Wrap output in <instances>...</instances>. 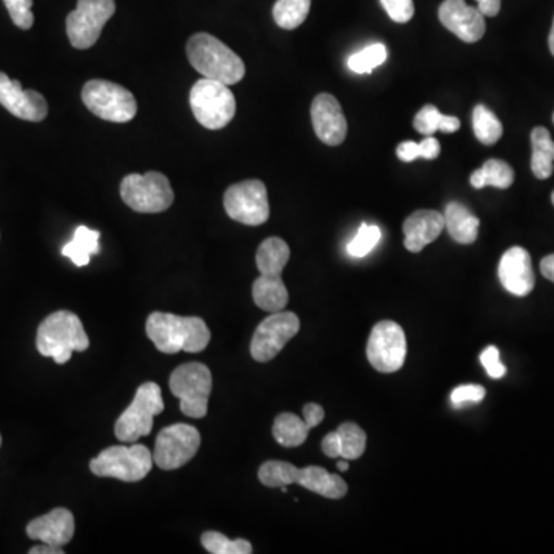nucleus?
<instances>
[{
    "label": "nucleus",
    "instance_id": "obj_1",
    "mask_svg": "<svg viewBox=\"0 0 554 554\" xmlns=\"http://www.w3.org/2000/svg\"><path fill=\"white\" fill-rule=\"evenodd\" d=\"M145 331L154 347L167 354H176L179 351L201 353L211 341V333L204 319L182 318L161 311L150 314Z\"/></svg>",
    "mask_w": 554,
    "mask_h": 554
},
{
    "label": "nucleus",
    "instance_id": "obj_2",
    "mask_svg": "<svg viewBox=\"0 0 554 554\" xmlns=\"http://www.w3.org/2000/svg\"><path fill=\"white\" fill-rule=\"evenodd\" d=\"M191 67L211 81L234 85L245 76V64L231 48L208 33H197L187 42Z\"/></svg>",
    "mask_w": 554,
    "mask_h": 554
},
{
    "label": "nucleus",
    "instance_id": "obj_3",
    "mask_svg": "<svg viewBox=\"0 0 554 554\" xmlns=\"http://www.w3.org/2000/svg\"><path fill=\"white\" fill-rule=\"evenodd\" d=\"M37 350L45 358H53L56 364H67L73 351H85L90 347L87 331L77 314L56 311L50 314L37 330Z\"/></svg>",
    "mask_w": 554,
    "mask_h": 554
},
{
    "label": "nucleus",
    "instance_id": "obj_4",
    "mask_svg": "<svg viewBox=\"0 0 554 554\" xmlns=\"http://www.w3.org/2000/svg\"><path fill=\"white\" fill-rule=\"evenodd\" d=\"M259 481L270 488L299 484L327 499L344 498L348 485L339 474H331L322 467H294L290 462L268 461L259 468Z\"/></svg>",
    "mask_w": 554,
    "mask_h": 554
},
{
    "label": "nucleus",
    "instance_id": "obj_5",
    "mask_svg": "<svg viewBox=\"0 0 554 554\" xmlns=\"http://www.w3.org/2000/svg\"><path fill=\"white\" fill-rule=\"evenodd\" d=\"M153 464V453L145 445L134 442L131 447L114 445V447L105 448L90 462V470L99 478L139 482L147 478Z\"/></svg>",
    "mask_w": 554,
    "mask_h": 554
},
{
    "label": "nucleus",
    "instance_id": "obj_6",
    "mask_svg": "<svg viewBox=\"0 0 554 554\" xmlns=\"http://www.w3.org/2000/svg\"><path fill=\"white\" fill-rule=\"evenodd\" d=\"M164 399L159 385L145 382L137 388L130 407L119 416L114 434L122 444H134L153 430V419L164 411Z\"/></svg>",
    "mask_w": 554,
    "mask_h": 554
},
{
    "label": "nucleus",
    "instance_id": "obj_7",
    "mask_svg": "<svg viewBox=\"0 0 554 554\" xmlns=\"http://www.w3.org/2000/svg\"><path fill=\"white\" fill-rule=\"evenodd\" d=\"M190 105L196 121L208 130H222L236 114V99L230 87L207 77L191 88Z\"/></svg>",
    "mask_w": 554,
    "mask_h": 554
},
{
    "label": "nucleus",
    "instance_id": "obj_8",
    "mask_svg": "<svg viewBox=\"0 0 554 554\" xmlns=\"http://www.w3.org/2000/svg\"><path fill=\"white\" fill-rule=\"evenodd\" d=\"M213 388L210 368L201 362L181 365L171 373V393L181 401V411L188 418L202 419L208 413V399Z\"/></svg>",
    "mask_w": 554,
    "mask_h": 554
},
{
    "label": "nucleus",
    "instance_id": "obj_9",
    "mask_svg": "<svg viewBox=\"0 0 554 554\" xmlns=\"http://www.w3.org/2000/svg\"><path fill=\"white\" fill-rule=\"evenodd\" d=\"M121 196L122 201L137 213H162L174 202L170 181L157 171L128 174L121 184Z\"/></svg>",
    "mask_w": 554,
    "mask_h": 554
},
{
    "label": "nucleus",
    "instance_id": "obj_10",
    "mask_svg": "<svg viewBox=\"0 0 554 554\" xmlns=\"http://www.w3.org/2000/svg\"><path fill=\"white\" fill-rule=\"evenodd\" d=\"M82 101L94 116L114 124L133 121L137 113L136 99L127 88L102 79L85 84Z\"/></svg>",
    "mask_w": 554,
    "mask_h": 554
},
{
    "label": "nucleus",
    "instance_id": "obj_11",
    "mask_svg": "<svg viewBox=\"0 0 554 554\" xmlns=\"http://www.w3.org/2000/svg\"><path fill=\"white\" fill-rule=\"evenodd\" d=\"M114 13V0H79L76 10L71 11L67 17L70 44L77 50L93 47Z\"/></svg>",
    "mask_w": 554,
    "mask_h": 554
},
{
    "label": "nucleus",
    "instance_id": "obj_12",
    "mask_svg": "<svg viewBox=\"0 0 554 554\" xmlns=\"http://www.w3.org/2000/svg\"><path fill=\"white\" fill-rule=\"evenodd\" d=\"M201 447V433L190 424H174L157 434L153 461L161 470L184 467Z\"/></svg>",
    "mask_w": 554,
    "mask_h": 554
},
{
    "label": "nucleus",
    "instance_id": "obj_13",
    "mask_svg": "<svg viewBox=\"0 0 554 554\" xmlns=\"http://www.w3.org/2000/svg\"><path fill=\"white\" fill-rule=\"evenodd\" d=\"M224 207L228 216L239 224L250 227L265 224L270 217L267 187L257 179L231 185L225 191Z\"/></svg>",
    "mask_w": 554,
    "mask_h": 554
},
{
    "label": "nucleus",
    "instance_id": "obj_14",
    "mask_svg": "<svg viewBox=\"0 0 554 554\" xmlns=\"http://www.w3.org/2000/svg\"><path fill=\"white\" fill-rule=\"evenodd\" d=\"M367 358L379 373H396L407 358V338L401 325L382 321L374 325L367 344Z\"/></svg>",
    "mask_w": 554,
    "mask_h": 554
},
{
    "label": "nucleus",
    "instance_id": "obj_15",
    "mask_svg": "<svg viewBox=\"0 0 554 554\" xmlns=\"http://www.w3.org/2000/svg\"><path fill=\"white\" fill-rule=\"evenodd\" d=\"M299 330L301 321L296 314L284 310L271 313L254 331L250 348L254 361L264 364L276 358Z\"/></svg>",
    "mask_w": 554,
    "mask_h": 554
},
{
    "label": "nucleus",
    "instance_id": "obj_16",
    "mask_svg": "<svg viewBox=\"0 0 554 554\" xmlns=\"http://www.w3.org/2000/svg\"><path fill=\"white\" fill-rule=\"evenodd\" d=\"M311 122L316 136L330 147H338L347 137V119L341 104L333 94L321 93L314 97L311 104Z\"/></svg>",
    "mask_w": 554,
    "mask_h": 554
},
{
    "label": "nucleus",
    "instance_id": "obj_17",
    "mask_svg": "<svg viewBox=\"0 0 554 554\" xmlns=\"http://www.w3.org/2000/svg\"><path fill=\"white\" fill-rule=\"evenodd\" d=\"M439 21L467 44L481 41L487 30L484 14L479 8L470 7L465 0H444L439 7Z\"/></svg>",
    "mask_w": 554,
    "mask_h": 554
},
{
    "label": "nucleus",
    "instance_id": "obj_18",
    "mask_svg": "<svg viewBox=\"0 0 554 554\" xmlns=\"http://www.w3.org/2000/svg\"><path fill=\"white\" fill-rule=\"evenodd\" d=\"M0 105L7 108L13 116L24 121L41 122L48 114V104L41 93L24 90L21 82L11 81L7 74L0 71Z\"/></svg>",
    "mask_w": 554,
    "mask_h": 554
},
{
    "label": "nucleus",
    "instance_id": "obj_19",
    "mask_svg": "<svg viewBox=\"0 0 554 554\" xmlns=\"http://www.w3.org/2000/svg\"><path fill=\"white\" fill-rule=\"evenodd\" d=\"M499 281L508 293L524 298L533 291L534 273L530 253L525 248L513 247L505 251L499 262Z\"/></svg>",
    "mask_w": 554,
    "mask_h": 554
},
{
    "label": "nucleus",
    "instance_id": "obj_20",
    "mask_svg": "<svg viewBox=\"0 0 554 554\" xmlns=\"http://www.w3.org/2000/svg\"><path fill=\"white\" fill-rule=\"evenodd\" d=\"M74 516L67 508H54L41 518L28 524V538L41 541L42 544L64 547L74 536Z\"/></svg>",
    "mask_w": 554,
    "mask_h": 554
},
{
    "label": "nucleus",
    "instance_id": "obj_21",
    "mask_svg": "<svg viewBox=\"0 0 554 554\" xmlns=\"http://www.w3.org/2000/svg\"><path fill=\"white\" fill-rule=\"evenodd\" d=\"M445 228L444 214L434 210H419L405 219L404 245L411 253H421L436 241Z\"/></svg>",
    "mask_w": 554,
    "mask_h": 554
},
{
    "label": "nucleus",
    "instance_id": "obj_22",
    "mask_svg": "<svg viewBox=\"0 0 554 554\" xmlns=\"http://www.w3.org/2000/svg\"><path fill=\"white\" fill-rule=\"evenodd\" d=\"M444 219L445 228L454 242L470 245L478 239L481 221L465 205L450 202L445 208Z\"/></svg>",
    "mask_w": 554,
    "mask_h": 554
},
{
    "label": "nucleus",
    "instance_id": "obj_23",
    "mask_svg": "<svg viewBox=\"0 0 554 554\" xmlns=\"http://www.w3.org/2000/svg\"><path fill=\"white\" fill-rule=\"evenodd\" d=\"M254 304L268 313L284 310L288 304V291L281 276L257 277L253 284Z\"/></svg>",
    "mask_w": 554,
    "mask_h": 554
},
{
    "label": "nucleus",
    "instance_id": "obj_24",
    "mask_svg": "<svg viewBox=\"0 0 554 554\" xmlns=\"http://www.w3.org/2000/svg\"><path fill=\"white\" fill-rule=\"evenodd\" d=\"M290 261V247L281 237H268L259 245L256 265L264 276H281L285 265Z\"/></svg>",
    "mask_w": 554,
    "mask_h": 554
},
{
    "label": "nucleus",
    "instance_id": "obj_25",
    "mask_svg": "<svg viewBox=\"0 0 554 554\" xmlns=\"http://www.w3.org/2000/svg\"><path fill=\"white\" fill-rule=\"evenodd\" d=\"M99 239L101 233L81 225L74 231L73 239L62 248V256L68 257L76 267H87L90 264L91 256L99 253Z\"/></svg>",
    "mask_w": 554,
    "mask_h": 554
},
{
    "label": "nucleus",
    "instance_id": "obj_26",
    "mask_svg": "<svg viewBox=\"0 0 554 554\" xmlns=\"http://www.w3.org/2000/svg\"><path fill=\"white\" fill-rule=\"evenodd\" d=\"M531 170L538 179H548L554 170V142L550 131L536 127L531 131Z\"/></svg>",
    "mask_w": 554,
    "mask_h": 554
},
{
    "label": "nucleus",
    "instance_id": "obj_27",
    "mask_svg": "<svg viewBox=\"0 0 554 554\" xmlns=\"http://www.w3.org/2000/svg\"><path fill=\"white\" fill-rule=\"evenodd\" d=\"M514 171L507 162L490 159L479 170L473 171L470 177L471 187L481 190L485 187L507 190L513 185Z\"/></svg>",
    "mask_w": 554,
    "mask_h": 554
},
{
    "label": "nucleus",
    "instance_id": "obj_28",
    "mask_svg": "<svg viewBox=\"0 0 554 554\" xmlns=\"http://www.w3.org/2000/svg\"><path fill=\"white\" fill-rule=\"evenodd\" d=\"M307 422L293 413H282L277 416L273 425V436L277 444L282 447L296 448L301 447L308 438Z\"/></svg>",
    "mask_w": 554,
    "mask_h": 554
},
{
    "label": "nucleus",
    "instance_id": "obj_29",
    "mask_svg": "<svg viewBox=\"0 0 554 554\" xmlns=\"http://www.w3.org/2000/svg\"><path fill=\"white\" fill-rule=\"evenodd\" d=\"M414 128L418 133L424 134V136H433L436 131H442V133H456L461 128V121L458 117L445 116L434 105H425L413 122Z\"/></svg>",
    "mask_w": 554,
    "mask_h": 554
},
{
    "label": "nucleus",
    "instance_id": "obj_30",
    "mask_svg": "<svg viewBox=\"0 0 554 554\" xmlns=\"http://www.w3.org/2000/svg\"><path fill=\"white\" fill-rule=\"evenodd\" d=\"M311 0H276L273 7L274 22L284 30L301 27L310 13Z\"/></svg>",
    "mask_w": 554,
    "mask_h": 554
},
{
    "label": "nucleus",
    "instance_id": "obj_31",
    "mask_svg": "<svg viewBox=\"0 0 554 554\" xmlns=\"http://www.w3.org/2000/svg\"><path fill=\"white\" fill-rule=\"evenodd\" d=\"M473 131L481 144L494 145L498 144L504 134V127L493 111L479 104L473 110Z\"/></svg>",
    "mask_w": 554,
    "mask_h": 554
},
{
    "label": "nucleus",
    "instance_id": "obj_32",
    "mask_svg": "<svg viewBox=\"0 0 554 554\" xmlns=\"http://www.w3.org/2000/svg\"><path fill=\"white\" fill-rule=\"evenodd\" d=\"M339 439H341V458L347 461L361 458L367 448V434L359 425L345 422L339 425Z\"/></svg>",
    "mask_w": 554,
    "mask_h": 554
},
{
    "label": "nucleus",
    "instance_id": "obj_33",
    "mask_svg": "<svg viewBox=\"0 0 554 554\" xmlns=\"http://www.w3.org/2000/svg\"><path fill=\"white\" fill-rule=\"evenodd\" d=\"M205 550L211 554H251L253 547L245 539L230 541L225 534L219 531H205L201 538Z\"/></svg>",
    "mask_w": 554,
    "mask_h": 554
},
{
    "label": "nucleus",
    "instance_id": "obj_34",
    "mask_svg": "<svg viewBox=\"0 0 554 554\" xmlns=\"http://www.w3.org/2000/svg\"><path fill=\"white\" fill-rule=\"evenodd\" d=\"M387 61V47L384 44H373L359 53L348 57V68L356 74H368Z\"/></svg>",
    "mask_w": 554,
    "mask_h": 554
},
{
    "label": "nucleus",
    "instance_id": "obj_35",
    "mask_svg": "<svg viewBox=\"0 0 554 554\" xmlns=\"http://www.w3.org/2000/svg\"><path fill=\"white\" fill-rule=\"evenodd\" d=\"M382 231L376 225L362 224L356 236L347 245V251L353 257H365L381 241Z\"/></svg>",
    "mask_w": 554,
    "mask_h": 554
},
{
    "label": "nucleus",
    "instance_id": "obj_36",
    "mask_svg": "<svg viewBox=\"0 0 554 554\" xmlns=\"http://www.w3.org/2000/svg\"><path fill=\"white\" fill-rule=\"evenodd\" d=\"M11 21L22 30H30L34 24L33 0H4Z\"/></svg>",
    "mask_w": 554,
    "mask_h": 554
},
{
    "label": "nucleus",
    "instance_id": "obj_37",
    "mask_svg": "<svg viewBox=\"0 0 554 554\" xmlns=\"http://www.w3.org/2000/svg\"><path fill=\"white\" fill-rule=\"evenodd\" d=\"M381 4L391 21L396 24H407L413 19V0H381Z\"/></svg>",
    "mask_w": 554,
    "mask_h": 554
},
{
    "label": "nucleus",
    "instance_id": "obj_38",
    "mask_svg": "<svg viewBox=\"0 0 554 554\" xmlns=\"http://www.w3.org/2000/svg\"><path fill=\"white\" fill-rule=\"evenodd\" d=\"M485 388L482 385H461L451 393L454 407H464L467 404H479L484 401Z\"/></svg>",
    "mask_w": 554,
    "mask_h": 554
},
{
    "label": "nucleus",
    "instance_id": "obj_39",
    "mask_svg": "<svg viewBox=\"0 0 554 554\" xmlns=\"http://www.w3.org/2000/svg\"><path fill=\"white\" fill-rule=\"evenodd\" d=\"M481 364L491 379L504 378L507 368L501 362V354L496 347H487L481 354Z\"/></svg>",
    "mask_w": 554,
    "mask_h": 554
},
{
    "label": "nucleus",
    "instance_id": "obj_40",
    "mask_svg": "<svg viewBox=\"0 0 554 554\" xmlns=\"http://www.w3.org/2000/svg\"><path fill=\"white\" fill-rule=\"evenodd\" d=\"M419 153H421L422 159H427V161L438 159L441 154V144L436 137L425 136L424 141L419 144Z\"/></svg>",
    "mask_w": 554,
    "mask_h": 554
},
{
    "label": "nucleus",
    "instance_id": "obj_41",
    "mask_svg": "<svg viewBox=\"0 0 554 554\" xmlns=\"http://www.w3.org/2000/svg\"><path fill=\"white\" fill-rule=\"evenodd\" d=\"M322 451L328 458H341V439H339L338 431L328 433L322 441Z\"/></svg>",
    "mask_w": 554,
    "mask_h": 554
},
{
    "label": "nucleus",
    "instance_id": "obj_42",
    "mask_svg": "<svg viewBox=\"0 0 554 554\" xmlns=\"http://www.w3.org/2000/svg\"><path fill=\"white\" fill-rule=\"evenodd\" d=\"M325 418V411L321 405L307 404L304 407V421L307 422L308 427H318Z\"/></svg>",
    "mask_w": 554,
    "mask_h": 554
},
{
    "label": "nucleus",
    "instance_id": "obj_43",
    "mask_svg": "<svg viewBox=\"0 0 554 554\" xmlns=\"http://www.w3.org/2000/svg\"><path fill=\"white\" fill-rule=\"evenodd\" d=\"M396 154H398L402 162H407V164L421 157V153H419V144L413 141L402 142L398 150H396Z\"/></svg>",
    "mask_w": 554,
    "mask_h": 554
},
{
    "label": "nucleus",
    "instance_id": "obj_44",
    "mask_svg": "<svg viewBox=\"0 0 554 554\" xmlns=\"http://www.w3.org/2000/svg\"><path fill=\"white\" fill-rule=\"evenodd\" d=\"M478 2L479 11L485 17H496L501 11L502 0H476Z\"/></svg>",
    "mask_w": 554,
    "mask_h": 554
},
{
    "label": "nucleus",
    "instance_id": "obj_45",
    "mask_svg": "<svg viewBox=\"0 0 554 554\" xmlns=\"http://www.w3.org/2000/svg\"><path fill=\"white\" fill-rule=\"evenodd\" d=\"M541 271L545 279L554 282V254L544 257L541 262Z\"/></svg>",
    "mask_w": 554,
    "mask_h": 554
},
{
    "label": "nucleus",
    "instance_id": "obj_46",
    "mask_svg": "<svg viewBox=\"0 0 554 554\" xmlns=\"http://www.w3.org/2000/svg\"><path fill=\"white\" fill-rule=\"evenodd\" d=\"M30 554H64L62 547H54V545L42 544L31 548Z\"/></svg>",
    "mask_w": 554,
    "mask_h": 554
},
{
    "label": "nucleus",
    "instance_id": "obj_47",
    "mask_svg": "<svg viewBox=\"0 0 554 554\" xmlns=\"http://www.w3.org/2000/svg\"><path fill=\"white\" fill-rule=\"evenodd\" d=\"M548 45H550L551 54L554 56V27L551 28L550 37H548Z\"/></svg>",
    "mask_w": 554,
    "mask_h": 554
},
{
    "label": "nucleus",
    "instance_id": "obj_48",
    "mask_svg": "<svg viewBox=\"0 0 554 554\" xmlns=\"http://www.w3.org/2000/svg\"><path fill=\"white\" fill-rule=\"evenodd\" d=\"M348 468H350V464H348L347 459H342L341 462H338L339 471H348Z\"/></svg>",
    "mask_w": 554,
    "mask_h": 554
},
{
    "label": "nucleus",
    "instance_id": "obj_49",
    "mask_svg": "<svg viewBox=\"0 0 554 554\" xmlns=\"http://www.w3.org/2000/svg\"><path fill=\"white\" fill-rule=\"evenodd\" d=\"M551 202H553V205H554V191H553V194H551Z\"/></svg>",
    "mask_w": 554,
    "mask_h": 554
},
{
    "label": "nucleus",
    "instance_id": "obj_50",
    "mask_svg": "<svg viewBox=\"0 0 554 554\" xmlns=\"http://www.w3.org/2000/svg\"><path fill=\"white\" fill-rule=\"evenodd\" d=\"M0 445H2V436H0Z\"/></svg>",
    "mask_w": 554,
    "mask_h": 554
},
{
    "label": "nucleus",
    "instance_id": "obj_51",
    "mask_svg": "<svg viewBox=\"0 0 554 554\" xmlns=\"http://www.w3.org/2000/svg\"><path fill=\"white\" fill-rule=\"evenodd\" d=\"M553 122H554V114H553Z\"/></svg>",
    "mask_w": 554,
    "mask_h": 554
},
{
    "label": "nucleus",
    "instance_id": "obj_52",
    "mask_svg": "<svg viewBox=\"0 0 554 554\" xmlns=\"http://www.w3.org/2000/svg\"><path fill=\"white\" fill-rule=\"evenodd\" d=\"M553 27H554V21H553Z\"/></svg>",
    "mask_w": 554,
    "mask_h": 554
}]
</instances>
